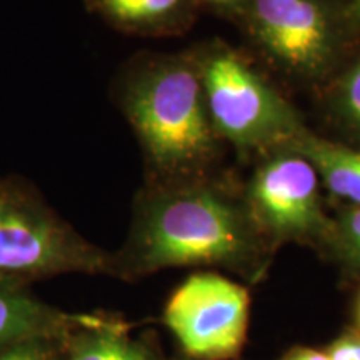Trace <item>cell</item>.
<instances>
[{
	"mask_svg": "<svg viewBox=\"0 0 360 360\" xmlns=\"http://www.w3.org/2000/svg\"><path fill=\"white\" fill-rule=\"evenodd\" d=\"M112 97L142 147L147 186L209 174L220 137L207 110L195 53L132 58L117 72Z\"/></svg>",
	"mask_w": 360,
	"mask_h": 360,
	"instance_id": "cell-1",
	"label": "cell"
},
{
	"mask_svg": "<svg viewBox=\"0 0 360 360\" xmlns=\"http://www.w3.org/2000/svg\"><path fill=\"white\" fill-rule=\"evenodd\" d=\"M249 249L240 210L205 177L147 186L135 202L112 276L132 278L167 267L236 262Z\"/></svg>",
	"mask_w": 360,
	"mask_h": 360,
	"instance_id": "cell-2",
	"label": "cell"
},
{
	"mask_svg": "<svg viewBox=\"0 0 360 360\" xmlns=\"http://www.w3.org/2000/svg\"><path fill=\"white\" fill-rule=\"evenodd\" d=\"M112 276V254L75 231L19 175H0V278Z\"/></svg>",
	"mask_w": 360,
	"mask_h": 360,
	"instance_id": "cell-3",
	"label": "cell"
},
{
	"mask_svg": "<svg viewBox=\"0 0 360 360\" xmlns=\"http://www.w3.org/2000/svg\"><path fill=\"white\" fill-rule=\"evenodd\" d=\"M195 58L219 137L247 147L295 132L292 112L236 52L214 44Z\"/></svg>",
	"mask_w": 360,
	"mask_h": 360,
	"instance_id": "cell-4",
	"label": "cell"
},
{
	"mask_svg": "<svg viewBox=\"0 0 360 360\" xmlns=\"http://www.w3.org/2000/svg\"><path fill=\"white\" fill-rule=\"evenodd\" d=\"M249 294L219 274H193L165 305L164 319L184 350L197 359L236 355L249 322Z\"/></svg>",
	"mask_w": 360,
	"mask_h": 360,
	"instance_id": "cell-5",
	"label": "cell"
},
{
	"mask_svg": "<svg viewBox=\"0 0 360 360\" xmlns=\"http://www.w3.org/2000/svg\"><path fill=\"white\" fill-rule=\"evenodd\" d=\"M250 13L260 42L282 64L304 74L327 65L334 35L319 0H254Z\"/></svg>",
	"mask_w": 360,
	"mask_h": 360,
	"instance_id": "cell-6",
	"label": "cell"
},
{
	"mask_svg": "<svg viewBox=\"0 0 360 360\" xmlns=\"http://www.w3.org/2000/svg\"><path fill=\"white\" fill-rule=\"evenodd\" d=\"M317 191V169L312 162L302 157H282L259 170L250 199L272 231L294 236L319 224Z\"/></svg>",
	"mask_w": 360,
	"mask_h": 360,
	"instance_id": "cell-7",
	"label": "cell"
},
{
	"mask_svg": "<svg viewBox=\"0 0 360 360\" xmlns=\"http://www.w3.org/2000/svg\"><path fill=\"white\" fill-rule=\"evenodd\" d=\"M98 319L62 312L35 297L29 283L0 278V349L42 339L62 340Z\"/></svg>",
	"mask_w": 360,
	"mask_h": 360,
	"instance_id": "cell-8",
	"label": "cell"
},
{
	"mask_svg": "<svg viewBox=\"0 0 360 360\" xmlns=\"http://www.w3.org/2000/svg\"><path fill=\"white\" fill-rule=\"evenodd\" d=\"M193 0H85L89 13L127 34H165L192 20Z\"/></svg>",
	"mask_w": 360,
	"mask_h": 360,
	"instance_id": "cell-9",
	"label": "cell"
},
{
	"mask_svg": "<svg viewBox=\"0 0 360 360\" xmlns=\"http://www.w3.org/2000/svg\"><path fill=\"white\" fill-rule=\"evenodd\" d=\"M299 147L332 192L360 205V152L315 137H302Z\"/></svg>",
	"mask_w": 360,
	"mask_h": 360,
	"instance_id": "cell-10",
	"label": "cell"
},
{
	"mask_svg": "<svg viewBox=\"0 0 360 360\" xmlns=\"http://www.w3.org/2000/svg\"><path fill=\"white\" fill-rule=\"evenodd\" d=\"M69 360H148L142 344L130 339L120 322L101 317L69 337Z\"/></svg>",
	"mask_w": 360,
	"mask_h": 360,
	"instance_id": "cell-11",
	"label": "cell"
},
{
	"mask_svg": "<svg viewBox=\"0 0 360 360\" xmlns=\"http://www.w3.org/2000/svg\"><path fill=\"white\" fill-rule=\"evenodd\" d=\"M58 342L60 340L42 339L0 349V360H60Z\"/></svg>",
	"mask_w": 360,
	"mask_h": 360,
	"instance_id": "cell-12",
	"label": "cell"
},
{
	"mask_svg": "<svg viewBox=\"0 0 360 360\" xmlns=\"http://www.w3.org/2000/svg\"><path fill=\"white\" fill-rule=\"evenodd\" d=\"M342 103L350 119L360 127V64L354 67L342 87Z\"/></svg>",
	"mask_w": 360,
	"mask_h": 360,
	"instance_id": "cell-13",
	"label": "cell"
},
{
	"mask_svg": "<svg viewBox=\"0 0 360 360\" xmlns=\"http://www.w3.org/2000/svg\"><path fill=\"white\" fill-rule=\"evenodd\" d=\"M328 360H360V337L345 335L326 354Z\"/></svg>",
	"mask_w": 360,
	"mask_h": 360,
	"instance_id": "cell-14",
	"label": "cell"
},
{
	"mask_svg": "<svg viewBox=\"0 0 360 360\" xmlns=\"http://www.w3.org/2000/svg\"><path fill=\"white\" fill-rule=\"evenodd\" d=\"M344 236L354 257L360 262V207L350 212L344 220Z\"/></svg>",
	"mask_w": 360,
	"mask_h": 360,
	"instance_id": "cell-15",
	"label": "cell"
},
{
	"mask_svg": "<svg viewBox=\"0 0 360 360\" xmlns=\"http://www.w3.org/2000/svg\"><path fill=\"white\" fill-rule=\"evenodd\" d=\"M193 2L199 6V4H204V6H209V7H214V8H232L240 4V0H193Z\"/></svg>",
	"mask_w": 360,
	"mask_h": 360,
	"instance_id": "cell-16",
	"label": "cell"
},
{
	"mask_svg": "<svg viewBox=\"0 0 360 360\" xmlns=\"http://www.w3.org/2000/svg\"><path fill=\"white\" fill-rule=\"evenodd\" d=\"M289 360H328L326 354L315 352V350H304V352L294 355Z\"/></svg>",
	"mask_w": 360,
	"mask_h": 360,
	"instance_id": "cell-17",
	"label": "cell"
},
{
	"mask_svg": "<svg viewBox=\"0 0 360 360\" xmlns=\"http://www.w3.org/2000/svg\"><path fill=\"white\" fill-rule=\"evenodd\" d=\"M354 8H355V12L360 15V0H354Z\"/></svg>",
	"mask_w": 360,
	"mask_h": 360,
	"instance_id": "cell-18",
	"label": "cell"
},
{
	"mask_svg": "<svg viewBox=\"0 0 360 360\" xmlns=\"http://www.w3.org/2000/svg\"><path fill=\"white\" fill-rule=\"evenodd\" d=\"M359 317H360V310H359Z\"/></svg>",
	"mask_w": 360,
	"mask_h": 360,
	"instance_id": "cell-19",
	"label": "cell"
}]
</instances>
